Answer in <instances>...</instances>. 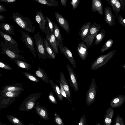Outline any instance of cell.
<instances>
[{
	"mask_svg": "<svg viewBox=\"0 0 125 125\" xmlns=\"http://www.w3.org/2000/svg\"><path fill=\"white\" fill-rule=\"evenodd\" d=\"M3 40L5 42L1 41L0 42L1 53L6 55L12 61L19 59H22L25 62L26 61L22 55L20 54V52L22 51L18 48L14 46L4 39Z\"/></svg>",
	"mask_w": 125,
	"mask_h": 125,
	"instance_id": "cell-1",
	"label": "cell"
},
{
	"mask_svg": "<svg viewBox=\"0 0 125 125\" xmlns=\"http://www.w3.org/2000/svg\"><path fill=\"white\" fill-rule=\"evenodd\" d=\"M12 19L21 28L26 31L33 33L36 28L31 21L26 17L17 12L12 13Z\"/></svg>",
	"mask_w": 125,
	"mask_h": 125,
	"instance_id": "cell-2",
	"label": "cell"
},
{
	"mask_svg": "<svg viewBox=\"0 0 125 125\" xmlns=\"http://www.w3.org/2000/svg\"><path fill=\"white\" fill-rule=\"evenodd\" d=\"M41 94L40 93H35L28 96L20 106L19 111H27L32 109L35 105L37 101L40 98Z\"/></svg>",
	"mask_w": 125,
	"mask_h": 125,
	"instance_id": "cell-3",
	"label": "cell"
},
{
	"mask_svg": "<svg viewBox=\"0 0 125 125\" xmlns=\"http://www.w3.org/2000/svg\"><path fill=\"white\" fill-rule=\"evenodd\" d=\"M116 50H112L105 55L101 54L94 60L91 64L90 70H96L105 64L114 56Z\"/></svg>",
	"mask_w": 125,
	"mask_h": 125,
	"instance_id": "cell-4",
	"label": "cell"
},
{
	"mask_svg": "<svg viewBox=\"0 0 125 125\" xmlns=\"http://www.w3.org/2000/svg\"><path fill=\"white\" fill-rule=\"evenodd\" d=\"M33 37L39 57L43 59L47 58V53L45 47L43 39L38 33L35 34Z\"/></svg>",
	"mask_w": 125,
	"mask_h": 125,
	"instance_id": "cell-5",
	"label": "cell"
},
{
	"mask_svg": "<svg viewBox=\"0 0 125 125\" xmlns=\"http://www.w3.org/2000/svg\"><path fill=\"white\" fill-rule=\"evenodd\" d=\"M101 26L97 23L94 22L91 25L90 30L86 37L83 40L88 48H89L92 45L94 39L98 33Z\"/></svg>",
	"mask_w": 125,
	"mask_h": 125,
	"instance_id": "cell-6",
	"label": "cell"
},
{
	"mask_svg": "<svg viewBox=\"0 0 125 125\" xmlns=\"http://www.w3.org/2000/svg\"><path fill=\"white\" fill-rule=\"evenodd\" d=\"M97 90L95 79L93 78L86 94V104L87 105H90L94 102L96 97Z\"/></svg>",
	"mask_w": 125,
	"mask_h": 125,
	"instance_id": "cell-7",
	"label": "cell"
},
{
	"mask_svg": "<svg viewBox=\"0 0 125 125\" xmlns=\"http://www.w3.org/2000/svg\"><path fill=\"white\" fill-rule=\"evenodd\" d=\"M21 36L20 38L28 48L33 54L34 58L36 57V52L34 46V43L33 38L27 32L21 30Z\"/></svg>",
	"mask_w": 125,
	"mask_h": 125,
	"instance_id": "cell-8",
	"label": "cell"
},
{
	"mask_svg": "<svg viewBox=\"0 0 125 125\" xmlns=\"http://www.w3.org/2000/svg\"><path fill=\"white\" fill-rule=\"evenodd\" d=\"M44 33L46 35L45 38L48 41L56 54L58 55V48L60 43L57 42L54 33L51 32L50 31L48 24L46 26Z\"/></svg>",
	"mask_w": 125,
	"mask_h": 125,
	"instance_id": "cell-9",
	"label": "cell"
},
{
	"mask_svg": "<svg viewBox=\"0 0 125 125\" xmlns=\"http://www.w3.org/2000/svg\"><path fill=\"white\" fill-rule=\"evenodd\" d=\"M66 66L67 69L69 76V79L68 80L70 85L73 88L74 91L78 92L79 89L76 74L69 64H66Z\"/></svg>",
	"mask_w": 125,
	"mask_h": 125,
	"instance_id": "cell-10",
	"label": "cell"
},
{
	"mask_svg": "<svg viewBox=\"0 0 125 125\" xmlns=\"http://www.w3.org/2000/svg\"><path fill=\"white\" fill-rule=\"evenodd\" d=\"M35 20L38 23L40 29L42 32H45L46 28L47 21L41 10L37 11L35 16Z\"/></svg>",
	"mask_w": 125,
	"mask_h": 125,
	"instance_id": "cell-11",
	"label": "cell"
},
{
	"mask_svg": "<svg viewBox=\"0 0 125 125\" xmlns=\"http://www.w3.org/2000/svg\"><path fill=\"white\" fill-rule=\"evenodd\" d=\"M59 48L61 52L67 57L71 63L73 68L76 66V64L72 53L68 48L63 43H59Z\"/></svg>",
	"mask_w": 125,
	"mask_h": 125,
	"instance_id": "cell-12",
	"label": "cell"
},
{
	"mask_svg": "<svg viewBox=\"0 0 125 125\" xmlns=\"http://www.w3.org/2000/svg\"><path fill=\"white\" fill-rule=\"evenodd\" d=\"M54 13L55 18L59 25L65 31L69 33L70 29L67 21L64 17L57 11H55Z\"/></svg>",
	"mask_w": 125,
	"mask_h": 125,
	"instance_id": "cell-13",
	"label": "cell"
},
{
	"mask_svg": "<svg viewBox=\"0 0 125 125\" xmlns=\"http://www.w3.org/2000/svg\"><path fill=\"white\" fill-rule=\"evenodd\" d=\"M104 20L109 26H115V16L113 14L110 7L104 8Z\"/></svg>",
	"mask_w": 125,
	"mask_h": 125,
	"instance_id": "cell-14",
	"label": "cell"
},
{
	"mask_svg": "<svg viewBox=\"0 0 125 125\" xmlns=\"http://www.w3.org/2000/svg\"><path fill=\"white\" fill-rule=\"evenodd\" d=\"M77 50L80 58L82 60H85L88 54V48L84 42H82L78 43Z\"/></svg>",
	"mask_w": 125,
	"mask_h": 125,
	"instance_id": "cell-15",
	"label": "cell"
},
{
	"mask_svg": "<svg viewBox=\"0 0 125 125\" xmlns=\"http://www.w3.org/2000/svg\"><path fill=\"white\" fill-rule=\"evenodd\" d=\"M2 92H23L24 91V87L22 84L21 83H13L12 84L8 85H6L3 86L2 88Z\"/></svg>",
	"mask_w": 125,
	"mask_h": 125,
	"instance_id": "cell-16",
	"label": "cell"
},
{
	"mask_svg": "<svg viewBox=\"0 0 125 125\" xmlns=\"http://www.w3.org/2000/svg\"><path fill=\"white\" fill-rule=\"evenodd\" d=\"M125 101V96L123 95H119L113 98L110 102L111 107L114 108L120 107L124 103Z\"/></svg>",
	"mask_w": 125,
	"mask_h": 125,
	"instance_id": "cell-17",
	"label": "cell"
},
{
	"mask_svg": "<svg viewBox=\"0 0 125 125\" xmlns=\"http://www.w3.org/2000/svg\"><path fill=\"white\" fill-rule=\"evenodd\" d=\"M36 113L42 119L46 120L49 119L47 109L45 106L43 107L39 105L38 102L36 103L34 107Z\"/></svg>",
	"mask_w": 125,
	"mask_h": 125,
	"instance_id": "cell-18",
	"label": "cell"
},
{
	"mask_svg": "<svg viewBox=\"0 0 125 125\" xmlns=\"http://www.w3.org/2000/svg\"><path fill=\"white\" fill-rule=\"evenodd\" d=\"M113 108L110 107L106 110L103 121L104 125H111L114 113Z\"/></svg>",
	"mask_w": 125,
	"mask_h": 125,
	"instance_id": "cell-19",
	"label": "cell"
},
{
	"mask_svg": "<svg viewBox=\"0 0 125 125\" xmlns=\"http://www.w3.org/2000/svg\"><path fill=\"white\" fill-rule=\"evenodd\" d=\"M60 80L61 83L68 97L70 99L71 98L70 88L64 73L62 71L60 73Z\"/></svg>",
	"mask_w": 125,
	"mask_h": 125,
	"instance_id": "cell-20",
	"label": "cell"
},
{
	"mask_svg": "<svg viewBox=\"0 0 125 125\" xmlns=\"http://www.w3.org/2000/svg\"><path fill=\"white\" fill-rule=\"evenodd\" d=\"M91 5V9L93 12L97 11L99 14L103 16V7L101 0H93Z\"/></svg>",
	"mask_w": 125,
	"mask_h": 125,
	"instance_id": "cell-21",
	"label": "cell"
},
{
	"mask_svg": "<svg viewBox=\"0 0 125 125\" xmlns=\"http://www.w3.org/2000/svg\"><path fill=\"white\" fill-rule=\"evenodd\" d=\"M91 22H88L84 24L81 27L78 32V35L82 40L86 36L92 25Z\"/></svg>",
	"mask_w": 125,
	"mask_h": 125,
	"instance_id": "cell-22",
	"label": "cell"
},
{
	"mask_svg": "<svg viewBox=\"0 0 125 125\" xmlns=\"http://www.w3.org/2000/svg\"><path fill=\"white\" fill-rule=\"evenodd\" d=\"M43 39L45 48L47 53V58L53 60L55 59L56 58V53L45 37Z\"/></svg>",
	"mask_w": 125,
	"mask_h": 125,
	"instance_id": "cell-23",
	"label": "cell"
},
{
	"mask_svg": "<svg viewBox=\"0 0 125 125\" xmlns=\"http://www.w3.org/2000/svg\"><path fill=\"white\" fill-rule=\"evenodd\" d=\"M15 100V98L5 97L1 95L0 96V109H1L8 107Z\"/></svg>",
	"mask_w": 125,
	"mask_h": 125,
	"instance_id": "cell-24",
	"label": "cell"
},
{
	"mask_svg": "<svg viewBox=\"0 0 125 125\" xmlns=\"http://www.w3.org/2000/svg\"><path fill=\"white\" fill-rule=\"evenodd\" d=\"M34 74L36 76L41 78L45 82L47 83H49V78L44 69L39 67Z\"/></svg>",
	"mask_w": 125,
	"mask_h": 125,
	"instance_id": "cell-25",
	"label": "cell"
},
{
	"mask_svg": "<svg viewBox=\"0 0 125 125\" xmlns=\"http://www.w3.org/2000/svg\"><path fill=\"white\" fill-rule=\"evenodd\" d=\"M0 28L5 33L14 36L15 35L14 28L11 25L6 22L0 24Z\"/></svg>",
	"mask_w": 125,
	"mask_h": 125,
	"instance_id": "cell-26",
	"label": "cell"
},
{
	"mask_svg": "<svg viewBox=\"0 0 125 125\" xmlns=\"http://www.w3.org/2000/svg\"><path fill=\"white\" fill-rule=\"evenodd\" d=\"M49 83L51 87L53 88L56 94L58 99L61 101H62L63 100V97L61 94L60 89L58 85L54 83L52 79H49Z\"/></svg>",
	"mask_w": 125,
	"mask_h": 125,
	"instance_id": "cell-27",
	"label": "cell"
},
{
	"mask_svg": "<svg viewBox=\"0 0 125 125\" xmlns=\"http://www.w3.org/2000/svg\"><path fill=\"white\" fill-rule=\"evenodd\" d=\"M0 35L11 45L18 48L19 45L17 42L10 35L1 30H0Z\"/></svg>",
	"mask_w": 125,
	"mask_h": 125,
	"instance_id": "cell-28",
	"label": "cell"
},
{
	"mask_svg": "<svg viewBox=\"0 0 125 125\" xmlns=\"http://www.w3.org/2000/svg\"><path fill=\"white\" fill-rule=\"evenodd\" d=\"M54 34L58 42L60 43H63L64 40L62 38L59 26L56 23H53Z\"/></svg>",
	"mask_w": 125,
	"mask_h": 125,
	"instance_id": "cell-29",
	"label": "cell"
},
{
	"mask_svg": "<svg viewBox=\"0 0 125 125\" xmlns=\"http://www.w3.org/2000/svg\"><path fill=\"white\" fill-rule=\"evenodd\" d=\"M22 92H9L5 91L0 92V94L1 95L5 97L10 98H16L19 96L21 94Z\"/></svg>",
	"mask_w": 125,
	"mask_h": 125,
	"instance_id": "cell-30",
	"label": "cell"
},
{
	"mask_svg": "<svg viewBox=\"0 0 125 125\" xmlns=\"http://www.w3.org/2000/svg\"><path fill=\"white\" fill-rule=\"evenodd\" d=\"M36 2L49 7H57L58 1L55 0H34Z\"/></svg>",
	"mask_w": 125,
	"mask_h": 125,
	"instance_id": "cell-31",
	"label": "cell"
},
{
	"mask_svg": "<svg viewBox=\"0 0 125 125\" xmlns=\"http://www.w3.org/2000/svg\"><path fill=\"white\" fill-rule=\"evenodd\" d=\"M105 36V32L104 29H102L95 37L94 45H96L100 44Z\"/></svg>",
	"mask_w": 125,
	"mask_h": 125,
	"instance_id": "cell-32",
	"label": "cell"
},
{
	"mask_svg": "<svg viewBox=\"0 0 125 125\" xmlns=\"http://www.w3.org/2000/svg\"><path fill=\"white\" fill-rule=\"evenodd\" d=\"M14 61L19 68L27 70H29L31 68V65L30 64L19 59H15Z\"/></svg>",
	"mask_w": 125,
	"mask_h": 125,
	"instance_id": "cell-33",
	"label": "cell"
},
{
	"mask_svg": "<svg viewBox=\"0 0 125 125\" xmlns=\"http://www.w3.org/2000/svg\"><path fill=\"white\" fill-rule=\"evenodd\" d=\"M7 116L9 122L14 125H25L17 117L10 115H7Z\"/></svg>",
	"mask_w": 125,
	"mask_h": 125,
	"instance_id": "cell-34",
	"label": "cell"
},
{
	"mask_svg": "<svg viewBox=\"0 0 125 125\" xmlns=\"http://www.w3.org/2000/svg\"><path fill=\"white\" fill-rule=\"evenodd\" d=\"M113 42V40L111 39L106 41L101 49L100 52L103 53L110 49L112 46Z\"/></svg>",
	"mask_w": 125,
	"mask_h": 125,
	"instance_id": "cell-35",
	"label": "cell"
},
{
	"mask_svg": "<svg viewBox=\"0 0 125 125\" xmlns=\"http://www.w3.org/2000/svg\"><path fill=\"white\" fill-rule=\"evenodd\" d=\"M22 73L28 78L31 81L37 83L39 82V80L31 73L26 72H23Z\"/></svg>",
	"mask_w": 125,
	"mask_h": 125,
	"instance_id": "cell-36",
	"label": "cell"
},
{
	"mask_svg": "<svg viewBox=\"0 0 125 125\" xmlns=\"http://www.w3.org/2000/svg\"><path fill=\"white\" fill-rule=\"evenodd\" d=\"M54 121L57 125H64L62 119L56 112L54 113Z\"/></svg>",
	"mask_w": 125,
	"mask_h": 125,
	"instance_id": "cell-37",
	"label": "cell"
},
{
	"mask_svg": "<svg viewBox=\"0 0 125 125\" xmlns=\"http://www.w3.org/2000/svg\"><path fill=\"white\" fill-rule=\"evenodd\" d=\"M115 125H125L123 118L118 114H117L115 118Z\"/></svg>",
	"mask_w": 125,
	"mask_h": 125,
	"instance_id": "cell-38",
	"label": "cell"
},
{
	"mask_svg": "<svg viewBox=\"0 0 125 125\" xmlns=\"http://www.w3.org/2000/svg\"><path fill=\"white\" fill-rule=\"evenodd\" d=\"M121 5L120 0H117L114 7L113 10L115 11V13L117 16L119 12H120L121 9Z\"/></svg>",
	"mask_w": 125,
	"mask_h": 125,
	"instance_id": "cell-39",
	"label": "cell"
},
{
	"mask_svg": "<svg viewBox=\"0 0 125 125\" xmlns=\"http://www.w3.org/2000/svg\"><path fill=\"white\" fill-rule=\"evenodd\" d=\"M46 17L47 21V23L49 26L50 31L51 32L54 33L53 23L50 19L46 15Z\"/></svg>",
	"mask_w": 125,
	"mask_h": 125,
	"instance_id": "cell-40",
	"label": "cell"
},
{
	"mask_svg": "<svg viewBox=\"0 0 125 125\" xmlns=\"http://www.w3.org/2000/svg\"><path fill=\"white\" fill-rule=\"evenodd\" d=\"M48 98L49 100L52 103L54 104H57V102L56 98L54 96L52 91H51L49 94Z\"/></svg>",
	"mask_w": 125,
	"mask_h": 125,
	"instance_id": "cell-41",
	"label": "cell"
},
{
	"mask_svg": "<svg viewBox=\"0 0 125 125\" xmlns=\"http://www.w3.org/2000/svg\"><path fill=\"white\" fill-rule=\"evenodd\" d=\"M0 67L9 70H12V68L8 64L1 61L0 62Z\"/></svg>",
	"mask_w": 125,
	"mask_h": 125,
	"instance_id": "cell-42",
	"label": "cell"
},
{
	"mask_svg": "<svg viewBox=\"0 0 125 125\" xmlns=\"http://www.w3.org/2000/svg\"><path fill=\"white\" fill-rule=\"evenodd\" d=\"M59 82L60 87V90L61 94L63 97H66V98H67L72 103L71 101V100H70V99H69L68 97L66 95V92L63 89V86L61 83V82L60 80L59 81Z\"/></svg>",
	"mask_w": 125,
	"mask_h": 125,
	"instance_id": "cell-43",
	"label": "cell"
},
{
	"mask_svg": "<svg viewBox=\"0 0 125 125\" xmlns=\"http://www.w3.org/2000/svg\"><path fill=\"white\" fill-rule=\"evenodd\" d=\"M80 1V0H73L71 1L70 3L72 5L73 10L77 8Z\"/></svg>",
	"mask_w": 125,
	"mask_h": 125,
	"instance_id": "cell-44",
	"label": "cell"
},
{
	"mask_svg": "<svg viewBox=\"0 0 125 125\" xmlns=\"http://www.w3.org/2000/svg\"><path fill=\"white\" fill-rule=\"evenodd\" d=\"M118 20L120 24L125 29V19L124 18L121 14H119L118 18Z\"/></svg>",
	"mask_w": 125,
	"mask_h": 125,
	"instance_id": "cell-45",
	"label": "cell"
},
{
	"mask_svg": "<svg viewBox=\"0 0 125 125\" xmlns=\"http://www.w3.org/2000/svg\"><path fill=\"white\" fill-rule=\"evenodd\" d=\"M86 119L85 115H83L80 118L78 125H86Z\"/></svg>",
	"mask_w": 125,
	"mask_h": 125,
	"instance_id": "cell-46",
	"label": "cell"
},
{
	"mask_svg": "<svg viewBox=\"0 0 125 125\" xmlns=\"http://www.w3.org/2000/svg\"><path fill=\"white\" fill-rule=\"evenodd\" d=\"M107 1L111 6L113 10L114 9L115 4L117 0H105Z\"/></svg>",
	"mask_w": 125,
	"mask_h": 125,
	"instance_id": "cell-47",
	"label": "cell"
},
{
	"mask_svg": "<svg viewBox=\"0 0 125 125\" xmlns=\"http://www.w3.org/2000/svg\"><path fill=\"white\" fill-rule=\"evenodd\" d=\"M120 1L121 5V9L123 11L125 12V0H120Z\"/></svg>",
	"mask_w": 125,
	"mask_h": 125,
	"instance_id": "cell-48",
	"label": "cell"
},
{
	"mask_svg": "<svg viewBox=\"0 0 125 125\" xmlns=\"http://www.w3.org/2000/svg\"><path fill=\"white\" fill-rule=\"evenodd\" d=\"M7 10L6 9L5 7L1 4H0V12H4L7 11Z\"/></svg>",
	"mask_w": 125,
	"mask_h": 125,
	"instance_id": "cell-49",
	"label": "cell"
},
{
	"mask_svg": "<svg viewBox=\"0 0 125 125\" xmlns=\"http://www.w3.org/2000/svg\"><path fill=\"white\" fill-rule=\"evenodd\" d=\"M17 0H0V1L2 2H4L7 3L14 2Z\"/></svg>",
	"mask_w": 125,
	"mask_h": 125,
	"instance_id": "cell-50",
	"label": "cell"
},
{
	"mask_svg": "<svg viewBox=\"0 0 125 125\" xmlns=\"http://www.w3.org/2000/svg\"><path fill=\"white\" fill-rule=\"evenodd\" d=\"M67 0H61V2L62 6L64 7H65L67 3Z\"/></svg>",
	"mask_w": 125,
	"mask_h": 125,
	"instance_id": "cell-51",
	"label": "cell"
},
{
	"mask_svg": "<svg viewBox=\"0 0 125 125\" xmlns=\"http://www.w3.org/2000/svg\"><path fill=\"white\" fill-rule=\"evenodd\" d=\"M6 19V18L4 15H0V21H3Z\"/></svg>",
	"mask_w": 125,
	"mask_h": 125,
	"instance_id": "cell-52",
	"label": "cell"
},
{
	"mask_svg": "<svg viewBox=\"0 0 125 125\" xmlns=\"http://www.w3.org/2000/svg\"><path fill=\"white\" fill-rule=\"evenodd\" d=\"M121 66L125 70V63L123 64Z\"/></svg>",
	"mask_w": 125,
	"mask_h": 125,
	"instance_id": "cell-53",
	"label": "cell"
},
{
	"mask_svg": "<svg viewBox=\"0 0 125 125\" xmlns=\"http://www.w3.org/2000/svg\"><path fill=\"white\" fill-rule=\"evenodd\" d=\"M0 125H6L2 123L1 122H0Z\"/></svg>",
	"mask_w": 125,
	"mask_h": 125,
	"instance_id": "cell-54",
	"label": "cell"
},
{
	"mask_svg": "<svg viewBox=\"0 0 125 125\" xmlns=\"http://www.w3.org/2000/svg\"><path fill=\"white\" fill-rule=\"evenodd\" d=\"M28 125H35L33 124H30V123H29L28 124Z\"/></svg>",
	"mask_w": 125,
	"mask_h": 125,
	"instance_id": "cell-55",
	"label": "cell"
},
{
	"mask_svg": "<svg viewBox=\"0 0 125 125\" xmlns=\"http://www.w3.org/2000/svg\"><path fill=\"white\" fill-rule=\"evenodd\" d=\"M96 125H101L100 123H98Z\"/></svg>",
	"mask_w": 125,
	"mask_h": 125,
	"instance_id": "cell-56",
	"label": "cell"
},
{
	"mask_svg": "<svg viewBox=\"0 0 125 125\" xmlns=\"http://www.w3.org/2000/svg\"><path fill=\"white\" fill-rule=\"evenodd\" d=\"M124 88L125 89V85L124 86Z\"/></svg>",
	"mask_w": 125,
	"mask_h": 125,
	"instance_id": "cell-57",
	"label": "cell"
}]
</instances>
